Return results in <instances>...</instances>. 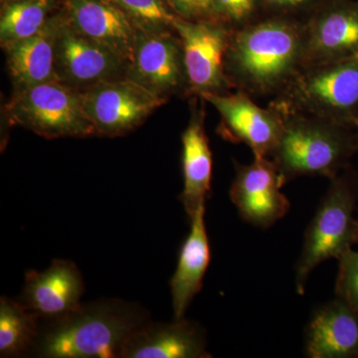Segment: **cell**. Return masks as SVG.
Wrapping results in <instances>:
<instances>
[{
	"label": "cell",
	"instance_id": "6",
	"mask_svg": "<svg viewBox=\"0 0 358 358\" xmlns=\"http://www.w3.org/2000/svg\"><path fill=\"white\" fill-rule=\"evenodd\" d=\"M7 120L45 138L96 136L82 93L61 82L16 90L6 105Z\"/></svg>",
	"mask_w": 358,
	"mask_h": 358
},
{
	"label": "cell",
	"instance_id": "23",
	"mask_svg": "<svg viewBox=\"0 0 358 358\" xmlns=\"http://www.w3.org/2000/svg\"><path fill=\"white\" fill-rule=\"evenodd\" d=\"M121 8L138 31L160 32L174 30L178 16L166 0H110Z\"/></svg>",
	"mask_w": 358,
	"mask_h": 358
},
{
	"label": "cell",
	"instance_id": "7",
	"mask_svg": "<svg viewBox=\"0 0 358 358\" xmlns=\"http://www.w3.org/2000/svg\"><path fill=\"white\" fill-rule=\"evenodd\" d=\"M182 44L188 95L224 94L232 90L225 70V57L233 28L221 20H174Z\"/></svg>",
	"mask_w": 358,
	"mask_h": 358
},
{
	"label": "cell",
	"instance_id": "21",
	"mask_svg": "<svg viewBox=\"0 0 358 358\" xmlns=\"http://www.w3.org/2000/svg\"><path fill=\"white\" fill-rule=\"evenodd\" d=\"M41 319L20 301L0 299V357H20L33 352Z\"/></svg>",
	"mask_w": 358,
	"mask_h": 358
},
{
	"label": "cell",
	"instance_id": "25",
	"mask_svg": "<svg viewBox=\"0 0 358 358\" xmlns=\"http://www.w3.org/2000/svg\"><path fill=\"white\" fill-rule=\"evenodd\" d=\"M336 296L358 313V251L352 248L338 259Z\"/></svg>",
	"mask_w": 358,
	"mask_h": 358
},
{
	"label": "cell",
	"instance_id": "17",
	"mask_svg": "<svg viewBox=\"0 0 358 358\" xmlns=\"http://www.w3.org/2000/svg\"><path fill=\"white\" fill-rule=\"evenodd\" d=\"M204 331L186 320L147 322L129 336L121 358H210Z\"/></svg>",
	"mask_w": 358,
	"mask_h": 358
},
{
	"label": "cell",
	"instance_id": "13",
	"mask_svg": "<svg viewBox=\"0 0 358 358\" xmlns=\"http://www.w3.org/2000/svg\"><path fill=\"white\" fill-rule=\"evenodd\" d=\"M126 63L109 49L75 30L60 13L55 47L59 81L83 91L102 82L126 77Z\"/></svg>",
	"mask_w": 358,
	"mask_h": 358
},
{
	"label": "cell",
	"instance_id": "26",
	"mask_svg": "<svg viewBox=\"0 0 358 358\" xmlns=\"http://www.w3.org/2000/svg\"><path fill=\"white\" fill-rule=\"evenodd\" d=\"M324 0H261L265 15L284 16L303 21Z\"/></svg>",
	"mask_w": 358,
	"mask_h": 358
},
{
	"label": "cell",
	"instance_id": "19",
	"mask_svg": "<svg viewBox=\"0 0 358 358\" xmlns=\"http://www.w3.org/2000/svg\"><path fill=\"white\" fill-rule=\"evenodd\" d=\"M189 233L181 246L178 266L169 282L174 320L185 317L193 299L201 291L211 260L205 206L197 210L189 219Z\"/></svg>",
	"mask_w": 358,
	"mask_h": 358
},
{
	"label": "cell",
	"instance_id": "16",
	"mask_svg": "<svg viewBox=\"0 0 358 358\" xmlns=\"http://www.w3.org/2000/svg\"><path fill=\"white\" fill-rule=\"evenodd\" d=\"M203 102L204 99L201 96H193L189 122L181 136L183 189L179 200L188 219L205 206L211 193L213 162L208 136L205 131Z\"/></svg>",
	"mask_w": 358,
	"mask_h": 358
},
{
	"label": "cell",
	"instance_id": "15",
	"mask_svg": "<svg viewBox=\"0 0 358 358\" xmlns=\"http://www.w3.org/2000/svg\"><path fill=\"white\" fill-rule=\"evenodd\" d=\"M85 284L76 264L56 259L46 270L29 271L20 303L41 320L64 317L82 305Z\"/></svg>",
	"mask_w": 358,
	"mask_h": 358
},
{
	"label": "cell",
	"instance_id": "11",
	"mask_svg": "<svg viewBox=\"0 0 358 358\" xmlns=\"http://www.w3.org/2000/svg\"><path fill=\"white\" fill-rule=\"evenodd\" d=\"M305 28L303 67L358 60V1L324 0Z\"/></svg>",
	"mask_w": 358,
	"mask_h": 358
},
{
	"label": "cell",
	"instance_id": "9",
	"mask_svg": "<svg viewBox=\"0 0 358 358\" xmlns=\"http://www.w3.org/2000/svg\"><path fill=\"white\" fill-rule=\"evenodd\" d=\"M200 96L211 103L220 115L217 133L224 140L244 143L254 157L270 159L284 129L281 110L273 105L260 107L251 96L241 91Z\"/></svg>",
	"mask_w": 358,
	"mask_h": 358
},
{
	"label": "cell",
	"instance_id": "4",
	"mask_svg": "<svg viewBox=\"0 0 358 358\" xmlns=\"http://www.w3.org/2000/svg\"><path fill=\"white\" fill-rule=\"evenodd\" d=\"M271 105L357 129L358 60L301 68Z\"/></svg>",
	"mask_w": 358,
	"mask_h": 358
},
{
	"label": "cell",
	"instance_id": "5",
	"mask_svg": "<svg viewBox=\"0 0 358 358\" xmlns=\"http://www.w3.org/2000/svg\"><path fill=\"white\" fill-rule=\"evenodd\" d=\"M357 179L348 167L331 178L329 189L308 224L296 266V289L305 293L308 277L324 261L341 258L355 245Z\"/></svg>",
	"mask_w": 358,
	"mask_h": 358
},
{
	"label": "cell",
	"instance_id": "8",
	"mask_svg": "<svg viewBox=\"0 0 358 358\" xmlns=\"http://www.w3.org/2000/svg\"><path fill=\"white\" fill-rule=\"evenodd\" d=\"M81 93L96 136L108 138L131 133L166 103L127 77L94 85Z\"/></svg>",
	"mask_w": 358,
	"mask_h": 358
},
{
	"label": "cell",
	"instance_id": "30",
	"mask_svg": "<svg viewBox=\"0 0 358 358\" xmlns=\"http://www.w3.org/2000/svg\"><path fill=\"white\" fill-rule=\"evenodd\" d=\"M357 141H358V127H357Z\"/></svg>",
	"mask_w": 358,
	"mask_h": 358
},
{
	"label": "cell",
	"instance_id": "14",
	"mask_svg": "<svg viewBox=\"0 0 358 358\" xmlns=\"http://www.w3.org/2000/svg\"><path fill=\"white\" fill-rule=\"evenodd\" d=\"M62 13L75 30L109 49L129 66L138 31L110 0H64Z\"/></svg>",
	"mask_w": 358,
	"mask_h": 358
},
{
	"label": "cell",
	"instance_id": "18",
	"mask_svg": "<svg viewBox=\"0 0 358 358\" xmlns=\"http://www.w3.org/2000/svg\"><path fill=\"white\" fill-rule=\"evenodd\" d=\"M305 334L308 357H358V313L336 296L315 310Z\"/></svg>",
	"mask_w": 358,
	"mask_h": 358
},
{
	"label": "cell",
	"instance_id": "1",
	"mask_svg": "<svg viewBox=\"0 0 358 358\" xmlns=\"http://www.w3.org/2000/svg\"><path fill=\"white\" fill-rule=\"evenodd\" d=\"M303 21L264 15L233 30L225 57L231 86L254 96H277L303 67Z\"/></svg>",
	"mask_w": 358,
	"mask_h": 358
},
{
	"label": "cell",
	"instance_id": "24",
	"mask_svg": "<svg viewBox=\"0 0 358 358\" xmlns=\"http://www.w3.org/2000/svg\"><path fill=\"white\" fill-rule=\"evenodd\" d=\"M216 13L233 29L260 20L265 15L261 0H211Z\"/></svg>",
	"mask_w": 358,
	"mask_h": 358
},
{
	"label": "cell",
	"instance_id": "20",
	"mask_svg": "<svg viewBox=\"0 0 358 358\" xmlns=\"http://www.w3.org/2000/svg\"><path fill=\"white\" fill-rule=\"evenodd\" d=\"M60 14L51 16L41 31L3 48L14 91L59 81L55 47Z\"/></svg>",
	"mask_w": 358,
	"mask_h": 358
},
{
	"label": "cell",
	"instance_id": "29",
	"mask_svg": "<svg viewBox=\"0 0 358 358\" xmlns=\"http://www.w3.org/2000/svg\"><path fill=\"white\" fill-rule=\"evenodd\" d=\"M1 1L2 4H7L9 3V2L15 1V0H0Z\"/></svg>",
	"mask_w": 358,
	"mask_h": 358
},
{
	"label": "cell",
	"instance_id": "22",
	"mask_svg": "<svg viewBox=\"0 0 358 358\" xmlns=\"http://www.w3.org/2000/svg\"><path fill=\"white\" fill-rule=\"evenodd\" d=\"M53 7L54 0H15L4 4L0 18L1 48L41 31Z\"/></svg>",
	"mask_w": 358,
	"mask_h": 358
},
{
	"label": "cell",
	"instance_id": "10",
	"mask_svg": "<svg viewBox=\"0 0 358 358\" xmlns=\"http://www.w3.org/2000/svg\"><path fill=\"white\" fill-rule=\"evenodd\" d=\"M126 77L164 101L188 95L182 44L176 30L138 31Z\"/></svg>",
	"mask_w": 358,
	"mask_h": 358
},
{
	"label": "cell",
	"instance_id": "2",
	"mask_svg": "<svg viewBox=\"0 0 358 358\" xmlns=\"http://www.w3.org/2000/svg\"><path fill=\"white\" fill-rule=\"evenodd\" d=\"M33 352L44 358H119L129 336L148 322L138 307L119 300L82 303L59 319L42 320Z\"/></svg>",
	"mask_w": 358,
	"mask_h": 358
},
{
	"label": "cell",
	"instance_id": "12",
	"mask_svg": "<svg viewBox=\"0 0 358 358\" xmlns=\"http://www.w3.org/2000/svg\"><path fill=\"white\" fill-rule=\"evenodd\" d=\"M231 201L244 221L258 228H268L288 213L291 204L281 192V174L272 159L254 157L249 164L235 162Z\"/></svg>",
	"mask_w": 358,
	"mask_h": 358
},
{
	"label": "cell",
	"instance_id": "3",
	"mask_svg": "<svg viewBox=\"0 0 358 358\" xmlns=\"http://www.w3.org/2000/svg\"><path fill=\"white\" fill-rule=\"evenodd\" d=\"M281 110L284 129L270 159L285 185L301 176L333 178L358 152L357 129L315 115Z\"/></svg>",
	"mask_w": 358,
	"mask_h": 358
},
{
	"label": "cell",
	"instance_id": "28",
	"mask_svg": "<svg viewBox=\"0 0 358 358\" xmlns=\"http://www.w3.org/2000/svg\"><path fill=\"white\" fill-rule=\"evenodd\" d=\"M355 245H358V219H357V225H355Z\"/></svg>",
	"mask_w": 358,
	"mask_h": 358
},
{
	"label": "cell",
	"instance_id": "27",
	"mask_svg": "<svg viewBox=\"0 0 358 358\" xmlns=\"http://www.w3.org/2000/svg\"><path fill=\"white\" fill-rule=\"evenodd\" d=\"M178 17L188 21L221 20L211 0H166Z\"/></svg>",
	"mask_w": 358,
	"mask_h": 358
}]
</instances>
